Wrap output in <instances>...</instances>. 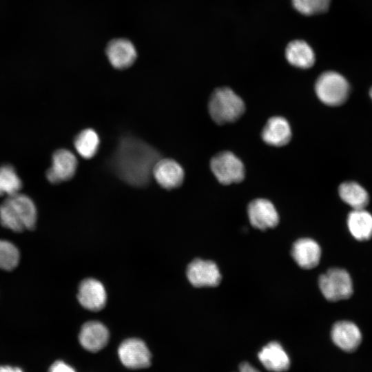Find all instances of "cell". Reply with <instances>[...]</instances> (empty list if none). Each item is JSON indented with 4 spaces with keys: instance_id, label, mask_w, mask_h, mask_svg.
Returning a JSON list of instances; mask_svg holds the SVG:
<instances>
[{
    "instance_id": "6da1fadb",
    "label": "cell",
    "mask_w": 372,
    "mask_h": 372,
    "mask_svg": "<svg viewBox=\"0 0 372 372\" xmlns=\"http://www.w3.org/2000/svg\"><path fill=\"white\" fill-rule=\"evenodd\" d=\"M159 152L150 145L132 136L122 137L110 160L112 171L121 180L135 187L148 184Z\"/></svg>"
},
{
    "instance_id": "7a4b0ae2",
    "label": "cell",
    "mask_w": 372,
    "mask_h": 372,
    "mask_svg": "<svg viewBox=\"0 0 372 372\" xmlns=\"http://www.w3.org/2000/svg\"><path fill=\"white\" fill-rule=\"evenodd\" d=\"M37 217V211L34 202L23 194L17 193L6 197L0 205L1 225L15 232L33 229Z\"/></svg>"
},
{
    "instance_id": "3957f363",
    "label": "cell",
    "mask_w": 372,
    "mask_h": 372,
    "mask_svg": "<svg viewBox=\"0 0 372 372\" xmlns=\"http://www.w3.org/2000/svg\"><path fill=\"white\" fill-rule=\"evenodd\" d=\"M244 111L242 99L228 87L218 88L211 95L209 112L214 122L219 125L236 121Z\"/></svg>"
},
{
    "instance_id": "277c9868",
    "label": "cell",
    "mask_w": 372,
    "mask_h": 372,
    "mask_svg": "<svg viewBox=\"0 0 372 372\" xmlns=\"http://www.w3.org/2000/svg\"><path fill=\"white\" fill-rule=\"evenodd\" d=\"M318 99L329 106H339L347 100L350 85L347 80L340 73L327 71L318 78L315 85Z\"/></svg>"
},
{
    "instance_id": "5b68a950",
    "label": "cell",
    "mask_w": 372,
    "mask_h": 372,
    "mask_svg": "<svg viewBox=\"0 0 372 372\" xmlns=\"http://www.w3.org/2000/svg\"><path fill=\"white\" fill-rule=\"evenodd\" d=\"M319 287L329 301L347 299L353 293V283L349 273L342 269L332 268L319 278Z\"/></svg>"
},
{
    "instance_id": "8992f818",
    "label": "cell",
    "mask_w": 372,
    "mask_h": 372,
    "mask_svg": "<svg viewBox=\"0 0 372 372\" xmlns=\"http://www.w3.org/2000/svg\"><path fill=\"white\" fill-rule=\"evenodd\" d=\"M210 167L217 180L223 185L239 183L245 176L242 163L230 152H222L214 156Z\"/></svg>"
},
{
    "instance_id": "52a82bcc",
    "label": "cell",
    "mask_w": 372,
    "mask_h": 372,
    "mask_svg": "<svg viewBox=\"0 0 372 372\" xmlns=\"http://www.w3.org/2000/svg\"><path fill=\"white\" fill-rule=\"evenodd\" d=\"M331 339L340 351L346 353H353L361 346L363 336L356 324L349 320H340L333 325Z\"/></svg>"
},
{
    "instance_id": "ba28073f",
    "label": "cell",
    "mask_w": 372,
    "mask_h": 372,
    "mask_svg": "<svg viewBox=\"0 0 372 372\" xmlns=\"http://www.w3.org/2000/svg\"><path fill=\"white\" fill-rule=\"evenodd\" d=\"M121 362L127 368L139 369L151 364V353L145 342L137 338L124 340L118 349Z\"/></svg>"
},
{
    "instance_id": "9c48e42d",
    "label": "cell",
    "mask_w": 372,
    "mask_h": 372,
    "mask_svg": "<svg viewBox=\"0 0 372 372\" xmlns=\"http://www.w3.org/2000/svg\"><path fill=\"white\" fill-rule=\"evenodd\" d=\"M77 165V159L72 152L59 149L52 156V164L46 172V178L54 184L67 181L75 174Z\"/></svg>"
},
{
    "instance_id": "30bf717a",
    "label": "cell",
    "mask_w": 372,
    "mask_h": 372,
    "mask_svg": "<svg viewBox=\"0 0 372 372\" xmlns=\"http://www.w3.org/2000/svg\"><path fill=\"white\" fill-rule=\"evenodd\" d=\"M187 276L196 287H215L220 283L221 275L217 265L210 260L196 259L187 267Z\"/></svg>"
},
{
    "instance_id": "8fae6325",
    "label": "cell",
    "mask_w": 372,
    "mask_h": 372,
    "mask_svg": "<svg viewBox=\"0 0 372 372\" xmlns=\"http://www.w3.org/2000/svg\"><path fill=\"white\" fill-rule=\"evenodd\" d=\"M262 365L271 372H285L290 368L291 360L283 347L277 341L265 345L258 353Z\"/></svg>"
},
{
    "instance_id": "7c38bea8",
    "label": "cell",
    "mask_w": 372,
    "mask_h": 372,
    "mask_svg": "<svg viewBox=\"0 0 372 372\" xmlns=\"http://www.w3.org/2000/svg\"><path fill=\"white\" fill-rule=\"evenodd\" d=\"M152 176L162 187L171 189L182 184L184 171L174 160L160 158L154 165Z\"/></svg>"
},
{
    "instance_id": "4fadbf2b",
    "label": "cell",
    "mask_w": 372,
    "mask_h": 372,
    "mask_svg": "<svg viewBox=\"0 0 372 372\" xmlns=\"http://www.w3.org/2000/svg\"><path fill=\"white\" fill-rule=\"evenodd\" d=\"M248 215L251 224L260 229L274 227L279 221L275 207L265 198H258L251 202L248 207Z\"/></svg>"
},
{
    "instance_id": "5bb4252c",
    "label": "cell",
    "mask_w": 372,
    "mask_h": 372,
    "mask_svg": "<svg viewBox=\"0 0 372 372\" xmlns=\"http://www.w3.org/2000/svg\"><path fill=\"white\" fill-rule=\"evenodd\" d=\"M106 299L105 289L99 280L87 278L80 284L78 300L84 308L93 311H99L105 307Z\"/></svg>"
},
{
    "instance_id": "9a60e30c",
    "label": "cell",
    "mask_w": 372,
    "mask_h": 372,
    "mask_svg": "<svg viewBox=\"0 0 372 372\" xmlns=\"http://www.w3.org/2000/svg\"><path fill=\"white\" fill-rule=\"evenodd\" d=\"M109 337L108 329L103 324L98 321H89L82 326L79 340L85 349L94 353L106 346Z\"/></svg>"
},
{
    "instance_id": "2e32d148",
    "label": "cell",
    "mask_w": 372,
    "mask_h": 372,
    "mask_svg": "<svg viewBox=\"0 0 372 372\" xmlns=\"http://www.w3.org/2000/svg\"><path fill=\"white\" fill-rule=\"evenodd\" d=\"M106 54L112 65L116 69L129 68L137 56L134 45L125 39L112 40L106 48Z\"/></svg>"
},
{
    "instance_id": "e0dca14e",
    "label": "cell",
    "mask_w": 372,
    "mask_h": 372,
    "mask_svg": "<svg viewBox=\"0 0 372 372\" xmlns=\"http://www.w3.org/2000/svg\"><path fill=\"white\" fill-rule=\"evenodd\" d=\"M291 255L300 267L312 269L317 266L320 261L321 249L315 240L302 238L293 244Z\"/></svg>"
},
{
    "instance_id": "ac0fdd59",
    "label": "cell",
    "mask_w": 372,
    "mask_h": 372,
    "mask_svg": "<svg viewBox=\"0 0 372 372\" xmlns=\"http://www.w3.org/2000/svg\"><path fill=\"white\" fill-rule=\"evenodd\" d=\"M291 130L287 121L280 116H273L268 120L262 132L265 143L273 146H282L289 143Z\"/></svg>"
},
{
    "instance_id": "d6986e66",
    "label": "cell",
    "mask_w": 372,
    "mask_h": 372,
    "mask_svg": "<svg viewBox=\"0 0 372 372\" xmlns=\"http://www.w3.org/2000/svg\"><path fill=\"white\" fill-rule=\"evenodd\" d=\"M285 55L290 64L300 68H309L315 63V54L310 45L302 40L291 41L287 46Z\"/></svg>"
},
{
    "instance_id": "ffe728a7",
    "label": "cell",
    "mask_w": 372,
    "mask_h": 372,
    "mask_svg": "<svg viewBox=\"0 0 372 372\" xmlns=\"http://www.w3.org/2000/svg\"><path fill=\"white\" fill-rule=\"evenodd\" d=\"M347 225L350 233L356 240L364 241L372 237V215L364 209L351 211Z\"/></svg>"
},
{
    "instance_id": "44dd1931",
    "label": "cell",
    "mask_w": 372,
    "mask_h": 372,
    "mask_svg": "<svg viewBox=\"0 0 372 372\" xmlns=\"http://www.w3.org/2000/svg\"><path fill=\"white\" fill-rule=\"evenodd\" d=\"M340 198L353 209H364L369 202L367 191L358 183L345 181L338 188Z\"/></svg>"
},
{
    "instance_id": "7402d4cb",
    "label": "cell",
    "mask_w": 372,
    "mask_h": 372,
    "mask_svg": "<svg viewBox=\"0 0 372 372\" xmlns=\"http://www.w3.org/2000/svg\"><path fill=\"white\" fill-rule=\"evenodd\" d=\"M100 140L97 133L92 129L80 132L74 138V146L78 154L84 158H91L97 152Z\"/></svg>"
},
{
    "instance_id": "603a6c76",
    "label": "cell",
    "mask_w": 372,
    "mask_h": 372,
    "mask_svg": "<svg viewBox=\"0 0 372 372\" xmlns=\"http://www.w3.org/2000/svg\"><path fill=\"white\" fill-rule=\"evenodd\" d=\"M22 181L14 168L10 165L0 167V196L6 197L19 193Z\"/></svg>"
},
{
    "instance_id": "cb8c5ba5",
    "label": "cell",
    "mask_w": 372,
    "mask_h": 372,
    "mask_svg": "<svg viewBox=\"0 0 372 372\" xmlns=\"http://www.w3.org/2000/svg\"><path fill=\"white\" fill-rule=\"evenodd\" d=\"M19 258V251L13 243L0 240V269H14L18 265Z\"/></svg>"
},
{
    "instance_id": "d4e9b609",
    "label": "cell",
    "mask_w": 372,
    "mask_h": 372,
    "mask_svg": "<svg viewBox=\"0 0 372 372\" xmlns=\"http://www.w3.org/2000/svg\"><path fill=\"white\" fill-rule=\"evenodd\" d=\"M295 9L302 14L311 16L324 13L329 10L331 0H291Z\"/></svg>"
},
{
    "instance_id": "484cf974",
    "label": "cell",
    "mask_w": 372,
    "mask_h": 372,
    "mask_svg": "<svg viewBox=\"0 0 372 372\" xmlns=\"http://www.w3.org/2000/svg\"><path fill=\"white\" fill-rule=\"evenodd\" d=\"M49 372H76L75 370L67 363L58 360L54 362L50 367Z\"/></svg>"
},
{
    "instance_id": "4316f807",
    "label": "cell",
    "mask_w": 372,
    "mask_h": 372,
    "mask_svg": "<svg viewBox=\"0 0 372 372\" xmlns=\"http://www.w3.org/2000/svg\"><path fill=\"white\" fill-rule=\"evenodd\" d=\"M238 372H260L256 367L250 362L243 361L238 365Z\"/></svg>"
},
{
    "instance_id": "83f0119b",
    "label": "cell",
    "mask_w": 372,
    "mask_h": 372,
    "mask_svg": "<svg viewBox=\"0 0 372 372\" xmlns=\"http://www.w3.org/2000/svg\"><path fill=\"white\" fill-rule=\"evenodd\" d=\"M0 372H23L20 368L11 366H0Z\"/></svg>"
},
{
    "instance_id": "f1b7e54d",
    "label": "cell",
    "mask_w": 372,
    "mask_h": 372,
    "mask_svg": "<svg viewBox=\"0 0 372 372\" xmlns=\"http://www.w3.org/2000/svg\"><path fill=\"white\" fill-rule=\"evenodd\" d=\"M369 96H370V97L371 99V101H372V87L369 90Z\"/></svg>"
}]
</instances>
